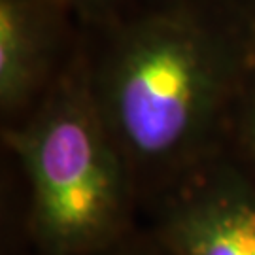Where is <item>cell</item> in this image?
<instances>
[{
    "instance_id": "5",
    "label": "cell",
    "mask_w": 255,
    "mask_h": 255,
    "mask_svg": "<svg viewBox=\"0 0 255 255\" xmlns=\"http://www.w3.org/2000/svg\"><path fill=\"white\" fill-rule=\"evenodd\" d=\"M130 11H161L255 32L254 0H130Z\"/></svg>"
},
{
    "instance_id": "4",
    "label": "cell",
    "mask_w": 255,
    "mask_h": 255,
    "mask_svg": "<svg viewBox=\"0 0 255 255\" xmlns=\"http://www.w3.org/2000/svg\"><path fill=\"white\" fill-rule=\"evenodd\" d=\"M83 32L51 0H0L2 125L25 118L82 53Z\"/></svg>"
},
{
    "instance_id": "8",
    "label": "cell",
    "mask_w": 255,
    "mask_h": 255,
    "mask_svg": "<svg viewBox=\"0 0 255 255\" xmlns=\"http://www.w3.org/2000/svg\"><path fill=\"white\" fill-rule=\"evenodd\" d=\"M254 23H255V0H254Z\"/></svg>"
},
{
    "instance_id": "6",
    "label": "cell",
    "mask_w": 255,
    "mask_h": 255,
    "mask_svg": "<svg viewBox=\"0 0 255 255\" xmlns=\"http://www.w3.org/2000/svg\"><path fill=\"white\" fill-rule=\"evenodd\" d=\"M235 138L255 161V44L248 57L246 68L235 97L231 119H229L227 140H235Z\"/></svg>"
},
{
    "instance_id": "2",
    "label": "cell",
    "mask_w": 255,
    "mask_h": 255,
    "mask_svg": "<svg viewBox=\"0 0 255 255\" xmlns=\"http://www.w3.org/2000/svg\"><path fill=\"white\" fill-rule=\"evenodd\" d=\"M30 189L38 237L78 252L116 235L134 176L93 101L82 53L25 118L2 127Z\"/></svg>"
},
{
    "instance_id": "7",
    "label": "cell",
    "mask_w": 255,
    "mask_h": 255,
    "mask_svg": "<svg viewBox=\"0 0 255 255\" xmlns=\"http://www.w3.org/2000/svg\"><path fill=\"white\" fill-rule=\"evenodd\" d=\"M83 34L99 30L130 13V0H51Z\"/></svg>"
},
{
    "instance_id": "1",
    "label": "cell",
    "mask_w": 255,
    "mask_h": 255,
    "mask_svg": "<svg viewBox=\"0 0 255 255\" xmlns=\"http://www.w3.org/2000/svg\"><path fill=\"white\" fill-rule=\"evenodd\" d=\"M255 32L197 17L130 11L83 34L93 101L136 182H178L227 142Z\"/></svg>"
},
{
    "instance_id": "3",
    "label": "cell",
    "mask_w": 255,
    "mask_h": 255,
    "mask_svg": "<svg viewBox=\"0 0 255 255\" xmlns=\"http://www.w3.org/2000/svg\"><path fill=\"white\" fill-rule=\"evenodd\" d=\"M161 235L176 255H255V185L218 153L170 183Z\"/></svg>"
}]
</instances>
